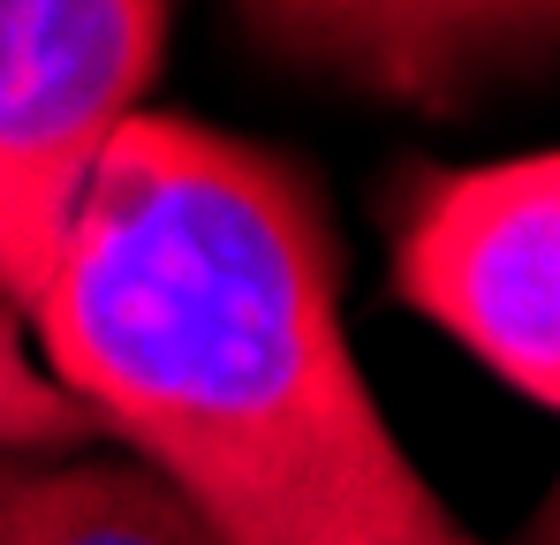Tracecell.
<instances>
[{
    "label": "cell",
    "mask_w": 560,
    "mask_h": 545,
    "mask_svg": "<svg viewBox=\"0 0 560 545\" xmlns=\"http://www.w3.org/2000/svg\"><path fill=\"white\" fill-rule=\"evenodd\" d=\"M243 38L318 84L463 114L560 69V0H273L235 8Z\"/></svg>",
    "instance_id": "cell-4"
},
{
    "label": "cell",
    "mask_w": 560,
    "mask_h": 545,
    "mask_svg": "<svg viewBox=\"0 0 560 545\" xmlns=\"http://www.w3.org/2000/svg\"><path fill=\"white\" fill-rule=\"evenodd\" d=\"M92 440H98L92 409L0 318V454H69V448H92Z\"/></svg>",
    "instance_id": "cell-6"
},
{
    "label": "cell",
    "mask_w": 560,
    "mask_h": 545,
    "mask_svg": "<svg viewBox=\"0 0 560 545\" xmlns=\"http://www.w3.org/2000/svg\"><path fill=\"white\" fill-rule=\"evenodd\" d=\"M175 8L0 0V303H38L106 144L144 114Z\"/></svg>",
    "instance_id": "cell-2"
},
{
    "label": "cell",
    "mask_w": 560,
    "mask_h": 545,
    "mask_svg": "<svg viewBox=\"0 0 560 545\" xmlns=\"http://www.w3.org/2000/svg\"><path fill=\"white\" fill-rule=\"evenodd\" d=\"M530 545H560V477L546 492V508H538V523H530Z\"/></svg>",
    "instance_id": "cell-7"
},
{
    "label": "cell",
    "mask_w": 560,
    "mask_h": 545,
    "mask_svg": "<svg viewBox=\"0 0 560 545\" xmlns=\"http://www.w3.org/2000/svg\"><path fill=\"white\" fill-rule=\"evenodd\" d=\"M31 318L98 440L212 545H485L372 402L326 197L288 152L144 106Z\"/></svg>",
    "instance_id": "cell-1"
},
{
    "label": "cell",
    "mask_w": 560,
    "mask_h": 545,
    "mask_svg": "<svg viewBox=\"0 0 560 545\" xmlns=\"http://www.w3.org/2000/svg\"><path fill=\"white\" fill-rule=\"evenodd\" d=\"M0 545H212V531L114 454H0Z\"/></svg>",
    "instance_id": "cell-5"
},
{
    "label": "cell",
    "mask_w": 560,
    "mask_h": 545,
    "mask_svg": "<svg viewBox=\"0 0 560 545\" xmlns=\"http://www.w3.org/2000/svg\"><path fill=\"white\" fill-rule=\"evenodd\" d=\"M394 295L560 417V152L417 167L394 189Z\"/></svg>",
    "instance_id": "cell-3"
}]
</instances>
